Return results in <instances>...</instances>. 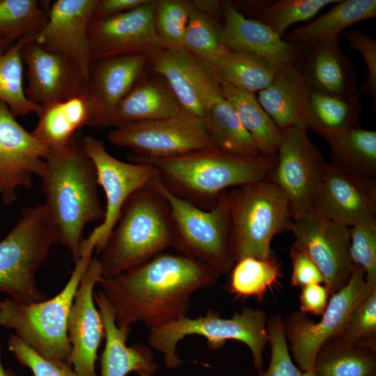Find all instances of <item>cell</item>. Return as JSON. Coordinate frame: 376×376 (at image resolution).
Listing matches in <instances>:
<instances>
[{
  "label": "cell",
  "mask_w": 376,
  "mask_h": 376,
  "mask_svg": "<svg viewBox=\"0 0 376 376\" xmlns=\"http://www.w3.org/2000/svg\"><path fill=\"white\" fill-rule=\"evenodd\" d=\"M267 327L271 357L266 370L247 376H301L302 371L295 365L290 354L284 329V320L279 314L267 318Z\"/></svg>",
  "instance_id": "43"
},
{
  "label": "cell",
  "mask_w": 376,
  "mask_h": 376,
  "mask_svg": "<svg viewBox=\"0 0 376 376\" xmlns=\"http://www.w3.org/2000/svg\"><path fill=\"white\" fill-rule=\"evenodd\" d=\"M310 107L313 118L312 130L359 128L363 105L359 97L342 99L324 94H310Z\"/></svg>",
  "instance_id": "39"
},
{
  "label": "cell",
  "mask_w": 376,
  "mask_h": 376,
  "mask_svg": "<svg viewBox=\"0 0 376 376\" xmlns=\"http://www.w3.org/2000/svg\"><path fill=\"white\" fill-rule=\"evenodd\" d=\"M281 68L254 54L227 49L213 67L221 81L255 95L270 85Z\"/></svg>",
  "instance_id": "32"
},
{
  "label": "cell",
  "mask_w": 376,
  "mask_h": 376,
  "mask_svg": "<svg viewBox=\"0 0 376 376\" xmlns=\"http://www.w3.org/2000/svg\"><path fill=\"white\" fill-rule=\"evenodd\" d=\"M184 45L185 50L213 68L226 50L223 42V24L194 8L187 25Z\"/></svg>",
  "instance_id": "38"
},
{
  "label": "cell",
  "mask_w": 376,
  "mask_h": 376,
  "mask_svg": "<svg viewBox=\"0 0 376 376\" xmlns=\"http://www.w3.org/2000/svg\"><path fill=\"white\" fill-rule=\"evenodd\" d=\"M220 276L196 259L164 252L99 285L118 327L143 322L151 329L187 316L191 295L214 286Z\"/></svg>",
  "instance_id": "1"
},
{
  "label": "cell",
  "mask_w": 376,
  "mask_h": 376,
  "mask_svg": "<svg viewBox=\"0 0 376 376\" xmlns=\"http://www.w3.org/2000/svg\"><path fill=\"white\" fill-rule=\"evenodd\" d=\"M349 45L363 57L366 66V77L361 89L373 97L372 110L376 109V41L365 33L354 29L342 33Z\"/></svg>",
  "instance_id": "46"
},
{
  "label": "cell",
  "mask_w": 376,
  "mask_h": 376,
  "mask_svg": "<svg viewBox=\"0 0 376 376\" xmlns=\"http://www.w3.org/2000/svg\"><path fill=\"white\" fill-rule=\"evenodd\" d=\"M148 63L165 80L182 109L192 116L203 119L224 97L214 69L187 50L159 49L148 56Z\"/></svg>",
  "instance_id": "14"
},
{
  "label": "cell",
  "mask_w": 376,
  "mask_h": 376,
  "mask_svg": "<svg viewBox=\"0 0 376 376\" xmlns=\"http://www.w3.org/2000/svg\"><path fill=\"white\" fill-rule=\"evenodd\" d=\"M333 338L376 352V288L358 304L342 331Z\"/></svg>",
  "instance_id": "42"
},
{
  "label": "cell",
  "mask_w": 376,
  "mask_h": 376,
  "mask_svg": "<svg viewBox=\"0 0 376 376\" xmlns=\"http://www.w3.org/2000/svg\"><path fill=\"white\" fill-rule=\"evenodd\" d=\"M230 272L227 289L236 299L260 300L281 276V265L275 257L244 258L233 265Z\"/></svg>",
  "instance_id": "35"
},
{
  "label": "cell",
  "mask_w": 376,
  "mask_h": 376,
  "mask_svg": "<svg viewBox=\"0 0 376 376\" xmlns=\"http://www.w3.org/2000/svg\"><path fill=\"white\" fill-rule=\"evenodd\" d=\"M192 1L195 8L208 14L218 20L221 18L223 19L221 1L196 0Z\"/></svg>",
  "instance_id": "50"
},
{
  "label": "cell",
  "mask_w": 376,
  "mask_h": 376,
  "mask_svg": "<svg viewBox=\"0 0 376 376\" xmlns=\"http://www.w3.org/2000/svg\"><path fill=\"white\" fill-rule=\"evenodd\" d=\"M80 132L65 145L50 150L40 176L43 205L56 244L67 248L76 262L85 226L103 221L94 165L85 153Z\"/></svg>",
  "instance_id": "2"
},
{
  "label": "cell",
  "mask_w": 376,
  "mask_h": 376,
  "mask_svg": "<svg viewBox=\"0 0 376 376\" xmlns=\"http://www.w3.org/2000/svg\"><path fill=\"white\" fill-rule=\"evenodd\" d=\"M82 146L94 165L97 185L102 187L106 197L104 218L95 227L100 237L95 249L100 253L124 203L134 192L149 182L155 169L146 164L115 158L107 150L102 141L93 136H83Z\"/></svg>",
  "instance_id": "15"
},
{
  "label": "cell",
  "mask_w": 376,
  "mask_h": 376,
  "mask_svg": "<svg viewBox=\"0 0 376 376\" xmlns=\"http://www.w3.org/2000/svg\"><path fill=\"white\" fill-rule=\"evenodd\" d=\"M8 346L18 362L34 376H79L68 363L42 357L15 334L10 336Z\"/></svg>",
  "instance_id": "45"
},
{
  "label": "cell",
  "mask_w": 376,
  "mask_h": 376,
  "mask_svg": "<svg viewBox=\"0 0 376 376\" xmlns=\"http://www.w3.org/2000/svg\"><path fill=\"white\" fill-rule=\"evenodd\" d=\"M223 94L242 125L254 141L260 155L276 157L283 132L263 109L255 94L221 81Z\"/></svg>",
  "instance_id": "31"
},
{
  "label": "cell",
  "mask_w": 376,
  "mask_h": 376,
  "mask_svg": "<svg viewBox=\"0 0 376 376\" xmlns=\"http://www.w3.org/2000/svg\"><path fill=\"white\" fill-rule=\"evenodd\" d=\"M32 134L50 150L67 144L84 126H89L86 93L42 107Z\"/></svg>",
  "instance_id": "28"
},
{
  "label": "cell",
  "mask_w": 376,
  "mask_h": 376,
  "mask_svg": "<svg viewBox=\"0 0 376 376\" xmlns=\"http://www.w3.org/2000/svg\"><path fill=\"white\" fill-rule=\"evenodd\" d=\"M33 36L21 51L27 69V98L45 107L86 93L87 81L79 69L64 56L37 44Z\"/></svg>",
  "instance_id": "23"
},
{
  "label": "cell",
  "mask_w": 376,
  "mask_h": 376,
  "mask_svg": "<svg viewBox=\"0 0 376 376\" xmlns=\"http://www.w3.org/2000/svg\"><path fill=\"white\" fill-rule=\"evenodd\" d=\"M194 8L189 0H154L155 27L163 49L185 50L184 38Z\"/></svg>",
  "instance_id": "41"
},
{
  "label": "cell",
  "mask_w": 376,
  "mask_h": 376,
  "mask_svg": "<svg viewBox=\"0 0 376 376\" xmlns=\"http://www.w3.org/2000/svg\"><path fill=\"white\" fill-rule=\"evenodd\" d=\"M102 279L100 260L92 258L68 317L67 332L72 347L70 364L79 376H98L95 362L105 331L100 313L95 305L93 290Z\"/></svg>",
  "instance_id": "19"
},
{
  "label": "cell",
  "mask_w": 376,
  "mask_h": 376,
  "mask_svg": "<svg viewBox=\"0 0 376 376\" xmlns=\"http://www.w3.org/2000/svg\"><path fill=\"white\" fill-rule=\"evenodd\" d=\"M129 160L151 166L173 194L210 209L229 189L266 178L276 157H242L213 147L169 158L132 154Z\"/></svg>",
  "instance_id": "3"
},
{
  "label": "cell",
  "mask_w": 376,
  "mask_h": 376,
  "mask_svg": "<svg viewBox=\"0 0 376 376\" xmlns=\"http://www.w3.org/2000/svg\"><path fill=\"white\" fill-rule=\"evenodd\" d=\"M340 0H279L251 14L256 19L283 38L287 29L294 24L306 22L315 16L324 7Z\"/></svg>",
  "instance_id": "40"
},
{
  "label": "cell",
  "mask_w": 376,
  "mask_h": 376,
  "mask_svg": "<svg viewBox=\"0 0 376 376\" xmlns=\"http://www.w3.org/2000/svg\"><path fill=\"white\" fill-rule=\"evenodd\" d=\"M375 288L366 283L363 269L353 265L348 283L331 295L320 321L314 322L301 311L292 313L284 320L292 360L302 372L313 370L323 344L342 331L355 307Z\"/></svg>",
  "instance_id": "10"
},
{
  "label": "cell",
  "mask_w": 376,
  "mask_h": 376,
  "mask_svg": "<svg viewBox=\"0 0 376 376\" xmlns=\"http://www.w3.org/2000/svg\"><path fill=\"white\" fill-rule=\"evenodd\" d=\"M31 36L19 39L0 54V101L7 105L15 118L30 113L38 115L42 108L27 98L23 86L24 63L21 51Z\"/></svg>",
  "instance_id": "36"
},
{
  "label": "cell",
  "mask_w": 376,
  "mask_h": 376,
  "mask_svg": "<svg viewBox=\"0 0 376 376\" xmlns=\"http://www.w3.org/2000/svg\"><path fill=\"white\" fill-rule=\"evenodd\" d=\"M107 141L134 155L150 158L173 157L214 147L203 120L185 111L115 127L109 132Z\"/></svg>",
  "instance_id": "11"
},
{
  "label": "cell",
  "mask_w": 376,
  "mask_h": 376,
  "mask_svg": "<svg viewBox=\"0 0 376 376\" xmlns=\"http://www.w3.org/2000/svg\"><path fill=\"white\" fill-rule=\"evenodd\" d=\"M174 228L166 199L149 183L124 203L100 252L103 278L132 269L173 247Z\"/></svg>",
  "instance_id": "4"
},
{
  "label": "cell",
  "mask_w": 376,
  "mask_h": 376,
  "mask_svg": "<svg viewBox=\"0 0 376 376\" xmlns=\"http://www.w3.org/2000/svg\"><path fill=\"white\" fill-rule=\"evenodd\" d=\"M290 231L321 272L330 295L344 288L353 267L350 228L311 210L293 220Z\"/></svg>",
  "instance_id": "13"
},
{
  "label": "cell",
  "mask_w": 376,
  "mask_h": 376,
  "mask_svg": "<svg viewBox=\"0 0 376 376\" xmlns=\"http://www.w3.org/2000/svg\"><path fill=\"white\" fill-rule=\"evenodd\" d=\"M97 0H56L33 40L70 60L88 81L92 56L88 35Z\"/></svg>",
  "instance_id": "20"
},
{
  "label": "cell",
  "mask_w": 376,
  "mask_h": 376,
  "mask_svg": "<svg viewBox=\"0 0 376 376\" xmlns=\"http://www.w3.org/2000/svg\"><path fill=\"white\" fill-rule=\"evenodd\" d=\"M306 130L282 131L276 162L267 177L285 195L293 220L313 209L328 165Z\"/></svg>",
  "instance_id": "12"
},
{
  "label": "cell",
  "mask_w": 376,
  "mask_h": 376,
  "mask_svg": "<svg viewBox=\"0 0 376 376\" xmlns=\"http://www.w3.org/2000/svg\"><path fill=\"white\" fill-rule=\"evenodd\" d=\"M54 244L43 205L24 208L16 225L0 241V291L24 304L49 299L37 288L36 274Z\"/></svg>",
  "instance_id": "9"
},
{
  "label": "cell",
  "mask_w": 376,
  "mask_h": 376,
  "mask_svg": "<svg viewBox=\"0 0 376 376\" xmlns=\"http://www.w3.org/2000/svg\"><path fill=\"white\" fill-rule=\"evenodd\" d=\"M329 145L330 164L352 173L375 178L376 131L359 128L322 130Z\"/></svg>",
  "instance_id": "29"
},
{
  "label": "cell",
  "mask_w": 376,
  "mask_h": 376,
  "mask_svg": "<svg viewBox=\"0 0 376 376\" xmlns=\"http://www.w3.org/2000/svg\"><path fill=\"white\" fill-rule=\"evenodd\" d=\"M350 255L353 265L362 267L365 280L376 288V221L350 228Z\"/></svg>",
  "instance_id": "44"
},
{
  "label": "cell",
  "mask_w": 376,
  "mask_h": 376,
  "mask_svg": "<svg viewBox=\"0 0 376 376\" xmlns=\"http://www.w3.org/2000/svg\"><path fill=\"white\" fill-rule=\"evenodd\" d=\"M12 45L6 43L3 40H0V54L7 51Z\"/></svg>",
  "instance_id": "52"
},
{
  "label": "cell",
  "mask_w": 376,
  "mask_h": 376,
  "mask_svg": "<svg viewBox=\"0 0 376 376\" xmlns=\"http://www.w3.org/2000/svg\"><path fill=\"white\" fill-rule=\"evenodd\" d=\"M290 256L292 265L291 285L302 288L313 283H324V277L317 265L295 242L290 247Z\"/></svg>",
  "instance_id": "47"
},
{
  "label": "cell",
  "mask_w": 376,
  "mask_h": 376,
  "mask_svg": "<svg viewBox=\"0 0 376 376\" xmlns=\"http://www.w3.org/2000/svg\"><path fill=\"white\" fill-rule=\"evenodd\" d=\"M167 201L174 228L173 248L196 259L221 275L234 265L230 251V214L228 191L208 210L196 205L170 191L156 171L148 182Z\"/></svg>",
  "instance_id": "8"
},
{
  "label": "cell",
  "mask_w": 376,
  "mask_h": 376,
  "mask_svg": "<svg viewBox=\"0 0 376 376\" xmlns=\"http://www.w3.org/2000/svg\"><path fill=\"white\" fill-rule=\"evenodd\" d=\"M301 376H320L313 370L302 372Z\"/></svg>",
  "instance_id": "53"
},
{
  "label": "cell",
  "mask_w": 376,
  "mask_h": 376,
  "mask_svg": "<svg viewBox=\"0 0 376 376\" xmlns=\"http://www.w3.org/2000/svg\"><path fill=\"white\" fill-rule=\"evenodd\" d=\"M202 120L215 148L242 157L260 155L254 141L224 95L207 109Z\"/></svg>",
  "instance_id": "33"
},
{
  "label": "cell",
  "mask_w": 376,
  "mask_h": 376,
  "mask_svg": "<svg viewBox=\"0 0 376 376\" xmlns=\"http://www.w3.org/2000/svg\"><path fill=\"white\" fill-rule=\"evenodd\" d=\"M50 149L26 130L0 101V196L4 204L17 200V189H29L40 176Z\"/></svg>",
  "instance_id": "16"
},
{
  "label": "cell",
  "mask_w": 376,
  "mask_h": 376,
  "mask_svg": "<svg viewBox=\"0 0 376 376\" xmlns=\"http://www.w3.org/2000/svg\"><path fill=\"white\" fill-rule=\"evenodd\" d=\"M1 343H0V376H19L18 374L15 373L10 369H5L2 363H1Z\"/></svg>",
  "instance_id": "51"
},
{
  "label": "cell",
  "mask_w": 376,
  "mask_h": 376,
  "mask_svg": "<svg viewBox=\"0 0 376 376\" xmlns=\"http://www.w3.org/2000/svg\"><path fill=\"white\" fill-rule=\"evenodd\" d=\"M148 56L127 54L92 61L86 95L91 109L89 126L108 127L113 111L147 72Z\"/></svg>",
  "instance_id": "22"
},
{
  "label": "cell",
  "mask_w": 376,
  "mask_h": 376,
  "mask_svg": "<svg viewBox=\"0 0 376 376\" xmlns=\"http://www.w3.org/2000/svg\"><path fill=\"white\" fill-rule=\"evenodd\" d=\"M312 210L349 228L375 222V178L328 163Z\"/></svg>",
  "instance_id": "18"
},
{
  "label": "cell",
  "mask_w": 376,
  "mask_h": 376,
  "mask_svg": "<svg viewBox=\"0 0 376 376\" xmlns=\"http://www.w3.org/2000/svg\"><path fill=\"white\" fill-rule=\"evenodd\" d=\"M137 375L139 376H154L153 374H149L146 373H137Z\"/></svg>",
  "instance_id": "54"
},
{
  "label": "cell",
  "mask_w": 376,
  "mask_h": 376,
  "mask_svg": "<svg viewBox=\"0 0 376 376\" xmlns=\"http://www.w3.org/2000/svg\"><path fill=\"white\" fill-rule=\"evenodd\" d=\"M88 35L92 59L145 54L162 49L154 23V0L127 12L91 19Z\"/></svg>",
  "instance_id": "17"
},
{
  "label": "cell",
  "mask_w": 376,
  "mask_h": 376,
  "mask_svg": "<svg viewBox=\"0 0 376 376\" xmlns=\"http://www.w3.org/2000/svg\"><path fill=\"white\" fill-rule=\"evenodd\" d=\"M221 3L223 42L227 50L248 52L279 67L293 65L299 44L287 42L263 23L245 17L232 1Z\"/></svg>",
  "instance_id": "24"
},
{
  "label": "cell",
  "mask_w": 376,
  "mask_h": 376,
  "mask_svg": "<svg viewBox=\"0 0 376 376\" xmlns=\"http://www.w3.org/2000/svg\"><path fill=\"white\" fill-rule=\"evenodd\" d=\"M183 111L165 80L147 71L116 107L108 127L172 116Z\"/></svg>",
  "instance_id": "27"
},
{
  "label": "cell",
  "mask_w": 376,
  "mask_h": 376,
  "mask_svg": "<svg viewBox=\"0 0 376 376\" xmlns=\"http://www.w3.org/2000/svg\"><path fill=\"white\" fill-rule=\"evenodd\" d=\"M48 9L36 0H0V40L13 45L37 34L46 24Z\"/></svg>",
  "instance_id": "37"
},
{
  "label": "cell",
  "mask_w": 376,
  "mask_h": 376,
  "mask_svg": "<svg viewBox=\"0 0 376 376\" xmlns=\"http://www.w3.org/2000/svg\"><path fill=\"white\" fill-rule=\"evenodd\" d=\"M293 67L310 91L342 99L359 97L352 61L340 47V36L299 43Z\"/></svg>",
  "instance_id": "21"
},
{
  "label": "cell",
  "mask_w": 376,
  "mask_h": 376,
  "mask_svg": "<svg viewBox=\"0 0 376 376\" xmlns=\"http://www.w3.org/2000/svg\"><path fill=\"white\" fill-rule=\"evenodd\" d=\"M313 370L320 376H376V352L331 338L318 352Z\"/></svg>",
  "instance_id": "34"
},
{
  "label": "cell",
  "mask_w": 376,
  "mask_h": 376,
  "mask_svg": "<svg viewBox=\"0 0 376 376\" xmlns=\"http://www.w3.org/2000/svg\"><path fill=\"white\" fill-rule=\"evenodd\" d=\"M375 16V0H340L311 22L285 33L282 39L292 44L332 39L351 25Z\"/></svg>",
  "instance_id": "30"
},
{
  "label": "cell",
  "mask_w": 376,
  "mask_h": 376,
  "mask_svg": "<svg viewBox=\"0 0 376 376\" xmlns=\"http://www.w3.org/2000/svg\"><path fill=\"white\" fill-rule=\"evenodd\" d=\"M267 318L264 311L247 306L234 312L230 318H221L219 312L210 309L204 315L186 316L149 329L148 342L163 354L166 367L173 369L184 362L176 350L178 343L187 336L204 337L212 350H219L228 340L240 341L250 350L258 372L263 370V353L269 342Z\"/></svg>",
  "instance_id": "7"
},
{
  "label": "cell",
  "mask_w": 376,
  "mask_h": 376,
  "mask_svg": "<svg viewBox=\"0 0 376 376\" xmlns=\"http://www.w3.org/2000/svg\"><path fill=\"white\" fill-rule=\"evenodd\" d=\"M148 1L149 0H97L92 19L118 15Z\"/></svg>",
  "instance_id": "49"
},
{
  "label": "cell",
  "mask_w": 376,
  "mask_h": 376,
  "mask_svg": "<svg viewBox=\"0 0 376 376\" xmlns=\"http://www.w3.org/2000/svg\"><path fill=\"white\" fill-rule=\"evenodd\" d=\"M228 198L233 263L246 257H274L272 239L290 231L293 222L285 195L266 178L228 190Z\"/></svg>",
  "instance_id": "6"
},
{
  "label": "cell",
  "mask_w": 376,
  "mask_h": 376,
  "mask_svg": "<svg viewBox=\"0 0 376 376\" xmlns=\"http://www.w3.org/2000/svg\"><path fill=\"white\" fill-rule=\"evenodd\" d=\"M91 235L83 241L80 257L75 262L70 279L55 297L29 304L18 303L10 297L0 301V325L14 330L17 336L45 359L70 364L72 347L67 332L68 317L81 278L93 258L97 239Z\"/></svg>",
  "instance_id": "5"
},
{
  "label": "cell",
  "mask_w": 376,
  "mask_h": 376,
  "mask_svg": "<svg viewBox=\"0 0 376 376\" xmlns=\"http://www.w3.org/2000/svg\"><path fill=\"white\" fill-rule=\"evenodd\" d=\"M311 91L292 65L281 67L272 82L258 93L257 99L277 127L283 131L313 127Z\"/></svg>",
  "instance_id": "25"
},
{
  "label": "cell",
  "mask_w": 376,
  "mask_h": 376,
  "mask_svg": "<svg viewBox=\"0 0 376 376\" xmlns=\"http://www.w3.org/2000/svg\"><path fill=\"white\" fill-rule=\"evenodd\" d=\"M330 293L323 284L313 283L301 288L299 309L303 313L322 315L327 306Z\"/></svg>",
  "instance_id": "48"
},
{
  "label": "cell",
  "mask_w": 376,
  "mask_h": 376,
  "mask_svg": "<svg viewBox=\"0 0 376 376\" xmlns=\"http://www.w3.org/2000/svg\"><path fill=\"white\" fill-rule=\"evenodd\" d=\"M105 331V345L100 357V376H126L132 372L154 374L158 368L152 351L147 346L126 342L130 327L117 326L113 310L100 290L94 293Z\"/></svg>",
  "instance_id": "26"
}]
</instances>
